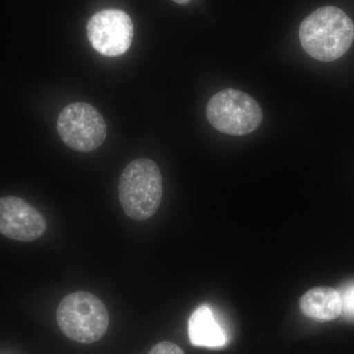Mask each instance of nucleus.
Returning a JSON list of instances; mask_svg holds the SVG:
<instances>
[{"label":"nucleus","mask_w":354,"mask_h":354,"mask_svg":"<svg viewBox=\"0 0 354 354\" xmlns=\"http://www.w3.org/2000/svg\"><path fill=\"white\" fill-rule=\"evenodd\" d=\"M342 297V315L354 321V283H348L339 291Z\"/></svg>","instance_id":"nucleus-10"},{"label":"nucleus","mask_w":354,"mask_h":354,"mask_svg":"<svg viewBox=\"0 0 354 354\" xmlns=\"http://www.w3.org/2000/svg\"><path fill=\"white\" fill-rule=\"evenodd\" d=\"M149 354H184L180 346L171 342H162L156 344Z\"/></svg>","instance_id":"nucleus-11"},{"label":"nucleus","mask_w":354,"mask_h":354,"mask_svg":"<svg viewBox=\"0 0 354 354\" xmlns=\"http://www.w3.org/2000/svg\"><path fill=\"white\" fill-rule=\"evenodd\" d=\"M174 1L177 4H180V6H185V4L189 3L191 0H174Z\"/></svg>","instance_id":"nucleus-12"},{"label":"nucleus","mask_w":354,"mask_h":354,"mask_svg":"<svg viewBox=\"0 0 354 354\" xmlns=\"http://www.w3.org/2000/svg\"><path fill=\"white\" fill-rule=\"evenodd\" d=\"M57 132L72 150L88 153L102 146L108 128L97 109L87 102H77L65 106L58 115Z\"/></svg>","instance_id":"nucleus-5"},{"label":"nucleus","mask_w":354,"mask_h":354,"mask_svg":"<svg viewBox=\"0 0 354 354\" xmlns=\"http://www.w3.org/2000/svg\"><path fill=\"white\" fill-rule=\"evenodd\" d=\"M87 37L93 48L102 55L120 57L131 46L134 26L124 11L104 9L88 21Z\"/></svg>","instance_id":"nucleus-6"},{"label":"nucleus","mask_w":354,"mask_h":354,"mask_svg":"<svg viewBox=\"0 0 354 354\" xmlns=\"http://www.w3.org/2000/svg\"><path fill=\"white\" fill-rule=\"evenodd\" d=\"M118 199L129 218H152L162 199V176L158 165L149 158H137L125 167L118 183Z\"/></svg>","instance_id":"nucleus-2"},{"label":"nucleus","mask_w":354,"mask_h":354,"mask_svg":"<svg viewBox=\"0 0 354 354\" xmlns=\"http://www.w3.org/2000/svg\"><path fill=\"white\" fill-rule=\"evenodd\" d=\"M57 322L71 341L93 344L100 341L109 329V311L104 302L93 293L76 291L60 301Z\"/></svg>","instance_id":"nucleus-3"},{"label":"nucleus","mask_w":354,"mask_h":354,"mask_svg":"<svg viewBox=\"0 0 354 354\" xmlns=\"http://www.w3.org/2000/svg\"><path fill=\"white\" fill-rule=\"evenodd\" d=\"M46 230L44 216L32 205L16 196L0 198V234L13 241L29 242Z\"/></svg>","instance_id":"nucleus-7"},{"label":"nucleus","mask_w":354,"mask_h":354,"mask_svg":"<svg viewBox=\"0 0 354 354\" xmlns=\"http://www.w3.org/2000/svg\"><path fill=\"white\" fill-rule=\"evenodd\" d=\"M300 310L305 316L320 322H329L342 315L341 293L330 286H318L300 298Z\"/></svg>","instance_id":"nucleus-9"},{"label":"nucleus","mask_w":354,"mask_h":354,"mask_svg":"<svg viewBox=\"0 0 354 354\" xmlns=\"http://www.w3.org/2000/svg\"><path fill=\"white\" fill-rule=\"evenodd\" d=\"M299 39L307 55L314 59L335 62L351 48L354 41V24L342 9L321 7L302 21Z\"/></svg>","instance_id":"nucleus-1"},{"label":"nucleus","mask_w":354,"mask_h":354,"mask_svg":"<svg viewBox=\"0 0 354 354\" xmlns=\"http://www.w3.org/2000/svg\"><path fill=\"white\" fill-rule=\"evenodd\" d=\"M188 335L193 346L201 348H221L228 344L227 332L207 304L198 307L190 316Z\"/></svg>","instance_id":"nucleus-8"},{"label":"nucleus","mask_w":354,"mask_h":354,"mask_svg":"<svg viewBox=\"0 0 354 354\" xmlns=\"http://www.w3.org/2000/svg\"><path fill=\"white\" fill-rule=\"evenodd\" d=\"M206 113L216 130L234 136L255 131L263 120L259 104L246 93L234 88H225L214 95Z\"/></svg>","instance_id":"nucleus-4"}]
</instances>
